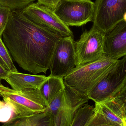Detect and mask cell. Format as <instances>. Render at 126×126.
<instances>
[{
	"mask_svg": "<svg viewBox=\"0 0 126 126\" xmlns=\"http://www.w3.org/2000/svg\"><path fill=\"white\" fill-rule=\"evenodd\" d=\"M110 98H111L119 107L126 123V74L121 83Z\"/></svg>",
	"mask_w": 126,
	"mask_h": 126,
	"instance_id": "cell-16",
	"label": "cell"
},
{
	"mask_svg": "<svg viewBox=\"0 0 126 126\" xmlns=\"http://www.w3.org/2000/svg\"><path fill=\"white\" fill-rule=\"evenodd\" d=\"M12 112L11 107L6 102L0 100V122L6 123L9 120Z\"/></svg>",
	"mask_w": 126,
	"mask_h": 126,
	"instance_id": "cell-21",
	"label": "cell"
},
{
	"mask_svg": "<svg viewBox=\"0 0 126 126\" xmlns=\"http://www.w3.org/2000/svg\"><path fill=\"white\" fill-rule=\"evenodd\" d=\"M73 37L60 40L54 50L49 69L50 75L63 78L76 67L75 50Z\"/></svg>",
	"mask_w": 126,
	"mask_h": 126,
	"instance_id": "cell-8",
	"label": "cell"
},
{
	"mask_svg": "<svg viewBox=\"0 0 126 126\" xmlns=\"http://www.w3.org/2000/svg\"><path fill=\"white\" fill-rule=\"evenodd\" d=\"M61 93L60 106L52 112L54 126H71L76 112L90 100L88 96L77 94L66 86Z\"/></svg>",
	"mask_w": 126,
	"mask_h": 126,
	"instance_id": "cell-9",
	"label": "cell"
},
{
	"mask_svg": "<svg viewBox=\"0 0 126 126\" xmlns=\"http://www.w3.org/2000/svg\"><path fill=\"white\" fill-rule=\"evenodd\" d=\"M126 13V0H96L93 26L108 33L123 20Z\"/></svg>",
	"mask_w": 126,
	"mask_h": 126,
	"instance_id": "cell-7",
	"label": "cell"
},
{
	"mask_svg": "<svg viewBox=\"0 0 126 126\" xmlns=\"http://www.w3.org/2000/svg\"><path fill=\"white\" fill-rule=\"evenodd\" d=\"M119 61L104 55L97 60L76 67L63 78L64 84L77 94L88 96L89 92Z\"/></svg>",
	"mask_w": 126,
	"mask_h": 126,
	"instance_id": "cell-2",
	"label": "cell"
},
{
	"mask_svg": "<svg viewBox=\"0 0 126 126\" xmlns=\"http://www.w3.org/2000/svg\"><path fill=\"white\" fill-rule=\"evenodd\" d=\"M94 110L101 114L109 121L121 126H126L122 112L111 98L95 103Z\"/></svg>",
	"mask_w": 126,
	"mask_h": 126,
	"instance_id": "cell-14",
	"label": "cell"
},
{
	"mask_svg": "<svg viewBox=\"0 0 126 126\" xmlns=\"http://www.w3.org/2000/svg\"><path fill=\"white\" fill-rule=\"evenodd\" d=\"M101 126H121L117 124L114 123H110L109 124H106V125H103Z\"/></svg>",
	"mask_w": 126,
	"mask_h": 126,
	"instance_id": "cell-24",
	"label": "cell"
},
{
	"mask_svg": "<svg viewBox=\"0 0 126 126\" xmlns=\"http://www.w3.org/2000/svg\"><path fill=\"white\" fill-rule=\"evenodd\" d=\"M0 64L9 72H17L12 57L0 37Z\"/></svg>",
	"mask_w": 126,
	"mask_h": 126,
	"instance_id": "cell-18",
	"label": "cell"
},
{
	"mask_svg": "<svg viewBox=\"0 0 126 126\" xmlns=\"http://www.w3.org/2000/svg\"><path fill=\"white\" fill-rule=\"evenodd\" d=\"M104 55L115 60L126 57V22L124 20L106 34Z\"/></svg>",
	"mask_w": 126,
	"mask_h": 126,
	"instance_id": "cell-11",
	"label": "cell"
},
{
	"mask_svg": "<svg viewBox=\"0 0 126 126\" xmlns=\"http://www.w3.org/2000/svg\"><path fill=\"white\" fill-rule=\"evenodd\" d=\"M65 87L63 78L49 75L38 90L48 105Z\"/></svg>",
	"mask_w": 126,
	"mask_h": 126,
	"instance_id": "cell-15",
	"label": "cell"
},
{
	"mask_svg": "<svg viewBox=\"0 0 126 126\" xmlns=\"http://www.w3.org/2000/svg\"><path fill=\"white\" fill-rule=\"evenodd\" d=\"M60 0H37V2L54 10Z\"/></svg>",
	"mask_w": 126,
	"mask_h": 126,
	"instance_id": "cell-22",
	"label": "cell"
},
{
	"mask_svg": "<svg viewBox=\"0 0 126 126\" xmlns=\"http://www.w3.org/2000/svg\"><path fill=\"white\" fill-rule=\"evenodd\" d=\"M106 33L93 26L75 42L76 67L98 60L104 55Z\"/></svg>",
	"mask_w": 126,
	"mask_h": 126,
	"instance_id": "cell-4",
	"label": "cell"
},
{
	"mask_svg": "<svg viewBox=\"0 0 126 126\" xmlns=\"http://www.w3.org/2000/svg\"><path fill=\"white\" fill-rule=\"evenodd\" d=\"M0 95L16 116L28 117L46 111L48 105L38 89L17 91L0 84Z\"/></svg>",
	"mask_w": 126,
	"mask_h": 126,
	"instance_id": "cell-3",
	"label": "cell"
},
{
	"mask_svg": "<svg viewBox=\"0 0 126 126\" xmlns=\"http://www.w3.org/2000/svg\"><path fill=\"white\" fill-rule=\"evenodd\" d=\"M2 36L12 58L34 75L46 73L55 47L63 38L32 23L21 10H12Z\"/></svg>",
	"mask_w": 126,
	"mask_h": 126,
	"instance_id": "cell-1",
	"label": "cell"
},
{
	"mask_svg": "<svg viewBox=\"0 0 126 126\" xmlns=\"http://www.w3.org/2000/svg\"><path fill=\"white\" fill-rule=\"evenodd\" d=\"M1 126H54V117L51 112L46 111L28 117L14 115Z\"/></svg>",
	"mask_w": 126,
	"mask_h": 126,
	"instance_id": "cell-13",
	"label": "cell"
},
{
	"mask_svg": "<svg viewBox=\"0 0 126 126\" xmlns=\"http://www.w3.org/2000/svg\"><path fill=\"white\" fill-rule=\"evenodd\" d=\"M36 0H0V4L10 7L12 10H21Z\"/></svg>",
	"mask_w": 126,
	"mask_h": 126,
	"instance_id": "cell-19",
	"label": "cell"
},
{
	"mask_svg": "<svg viewBox=\"0 0 126 126\" xmlns=\"http://www.w3.org/2000/svg\"><path fill=\"white\" fill-rule=\"evenodd\" d=\"M94 109V106L85 104L76 112L71 126H84L92 115Z\"/></svg>",
	"mask_w": 126,
	"mask_h": 126,
	"instance_id": "cell-17",
	"label": "cell"
},
{
	"mask_svg": "<svg viewBox=\"0 0 126 126\" xmlns=\"http://www.w3.org/2000/svg\"><path fill=\"white\" fill-rule=\"evenodd\" d=\"M9 72L0 64V81L5 79Z\"/></svg>",
	"mask_w": 126,
	"mask_h": 126,
	"instance_id": "cell-23",
	"label": "cell"
},
{
	"mask_svg": "<svg viewBox=\"0 0 126 126\" xmlns=\"http://www.w3.org/2000/svg\"><path fill=\"white\" fill-rule=\"evenodd\" d=\"M12 10L10 7L0 4V37L7 25Z\"/></svg>",
	"mask_w": 126,
	"mask_h": 126,
	"instance_id": "cell-20",
	"label": "cell"
},
{
	"mask_svg": "<svg viewBox=\"0 0 126 126\" xmlns=\"http://www.w3.org/2000/svg\"><path fill=\"white\" fill-rule=\"evenodd\" d=\"M126 74V57L119 60L115 67L109 72L88 93L89 100L102 102L111 97Z\"/></svg>",
	"mask_w": 126,
	"mask_h": 126,
	"instance_id": "cell-10",
	"label": "cell"
},
{
	"mask_svg": "<svg viewBox=\"0 0 126 126\" xmlns=\"http://www.w3.org/2000/svg\"><path fill=\"white\" fill-rule=\"evenodd\" d=\"M47 77L43 75L9 72L4 80L10 85L13 89L21 91L26 89H38Z\"/></svg>",
	"mask_w": 126,
	"mask_h": 126,
	"instance_id": "cell-12",
	"label": "cell"
},
{
	"mask_svg": "<svg viewBox=\"0 0 126 126\" xmlns=\"http://www.w3.org/2000/svg\"><path fill=\"white\" fill-rule=\"evenodd\" d=\"M24 15L36 25L63 37L72 36L71 30L59 18L51 9L38 3H33L21 10Z\"/></svg>",
	"mask_w": 126,
	"mask_h": 126,
	"instance_id": "cell-6",
	"label": "cell"
},
{
	"mask_svg": "<svg viewBox=\"0 0 126 126\" xmlns=\"http://www.w3.org/2000/svg\"><path fill=\"white\" fill-rule=\"evenodd\" d=\"M123 20H124L126 22V13H125V15H124Z\"/></svg>",
	"mask_w": 126,
	"mask_h": 126,
	"instance_id": "cell-25",
	"label": "cell"
},
{
	"mask_svg": "<svg viewBox=\"0 0 126 126\" xmlns=\"http://www.w3.org/2000/svg\"><path fill=\"white\" fill-rule=\"evenodd\" d=\"M54 11L67 26H81L93 22L94 2L91 0H60Z\"/></svg>",
	"mask_w": 126,
	"mask_h": 126,
	"instance_id": "cell-5",
	"label": "cell"
}]
</instances>
